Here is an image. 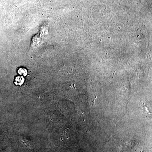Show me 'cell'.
Segmentation results:
<instances>
[{
	"label": "cell",
	"mask_w": 152,
	"mask_h": 152,
	"mask_svg": "<svg viewBox=\"0 0 152 152\" xmlns=\"http://www.w3.org/2000/svg\"><path fill=\"white\" fill-rule=\"evenodd\" d=\"M24 79L23 77H16L15 80V83L18 85H21L23 83Z\"/></svg>",
	"instance_id": "cell-1"
},
{
	"label": "cell",
	"mask_w": 152,
	"mask_h": 152,
	"mask_svg": "<svg viewBox=\"0 0 152 152\" xmlns=\"http://www.w3.org/2000/svg\"><path fill=\"white\" fill-rule=\"evenodd\" d=\"M18 72L20 74V75H22L23 76H26L27 74V72L26 70L25 69H23V68H20L19 69Z\"/></svg>",
	"instance_id": "cell-2"
}]
</instances>
